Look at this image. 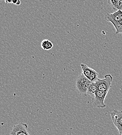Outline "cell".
I'll return each instance as SVG.
<instances>
[{"instance_id": "cell-10", "label": "cell", "mask_w": 122, "mask_h": 135, "mask_svg": "<svg viewBox=\"0 0 122 135\" xmlns=\"http://www.w3.org/2000/svg\"><path fill=\"white\" fill-rule=\"evenodd\" d=\"M81 67L82 71V74H83L86 78H87L88 79V77L89 76V75H90L91 73L92 72L93 69L88 67L86 65L83 64L81 65Z\"/></svg>"}, {"instance_id": "cell-8", "label": "cell", "mask_w": 122, "mask_h": 135, "mask_svg": "<svg viewBox=\"0 0 122 135\" xmlns=\"http://www.w3.org/2000/svg\"><path fill=\"white\" fill-rule=\"evenodd\" d=\"M97 87L95 83H91L89 85L88 90H87V95H89L91 97H94L95 94L98 90Z\"/></svg>"}, {"instance_id": "cell-12", "label": "cell", "mask_w": 122, "mask_h": 135, "mask_svg": "<svg viewBox=\"0 0 122 135\" xmlns=\"http://www.w3.org/2000/svg\"><path fill=\"white\" fill-rule=\"evenodd\" d=\"M115 30H116V34H122V24L120 22L118 23H114L112 24Z\"/></svg>"}, {"instance_id": "cell-5", "label": "cell", "mask_w": 122, "mask_h": 135, "mask_svg": "<svg viewBox=\"0 0 122 135\" xmlns=\"http://www.w3.org/2000/svg\"><path fill=\"white\" fill-rule=\"evenodd\" d=\"M11 135H30L28 131V125L20 123L13 127Z\"/></svg>"}, {"instance_id": "cell-14", "label": "cell", "mask_w": 122, "mask_h": 135, "mask_svg": "<svg viewBox=\"0 0 122 135\" xmlns=\"http://www.w3.org/2000/svg\"><path fill=\"white\" fill-rule=\"evenodd\" d=\"M18 0H12V4H16V3H17Z\"/></svg>"}, {"instance_id": "cell-6", "label": "cell", "mask_w": 122, "mask_h": 135, "mask_svg": "<svg viewBox=\"0 0 122 135\" xmlns=\"http://www.w3.org/2000/svg\"><path fill=\"white\" fill-rule=\"evenodd\" d=\"M105 19L112 24L114 23H121L122 21V11L118 10L112 14H106Z\"/></svg>"}, {"instance_id": "cell-7", "label": "cell", "mask_w": 122, "mask_h": 135, "mask_svg": "<svg viewBox=\"0 0 122 135\" xmlns=\"http://www.w3.org/2000/svg\"><path fill=\"white\" fill-rule=\"evenodd\" d=\"M108 4L114 10H122V2L119 0H108Z\"/></svg>"}, {"instance_id": "cell-11", "label": "cell", "mask_w": 122, "mask_h": 135, "mask_svg": "<svg viewBox=\"0 0 122 135\" xmlns=\"http://www.w3.org/2000/svg\"><path fill=\"white\" fill-rule=\"evenodd\" d=\"M88 79L92 83H95L99 79L98 78V73L93 69L92 72L91 73L90 75L88 77Z\"/></svg>"}, {"instance_id": "cell-2", "label": "cell", "mask_w": 122, "mask_h": 135, "mask_svg": "<svg viewBox=\"0 0 122 135\" xmlns=\"http://www.w3.org/2000/svg\"><path fill=\"white\" fill-rule=\"evenodd\" d=\"M113 81V77L111 74H106L104 79H98L96 85L99 90L108 92L110 89Z\"/></svg>"}, {"instance_id": "cell-16", "label": "cell", "mask_w": 122, "mask_h": 135, "mask_svg": "<svg viewBox=\"0 0 122 135\" xmlns=\"http://www.w3.org/2000/svg\"><path fill=\"white\" fill-rule=\"evenodd\" d=\"M119 1H121V2H122V0H119Z\"/></svg>"}, {"instance_id": "cell-1", "label": "cell", "mask_w": 122, "mask_h": 135, "mask_svg": "<svg viewBox=\"0 0 122 135\" xmlns=\"http://www.w3.org/2000/svg\"><path fill=\"white\" fill-rule=\"evenodd\" d=\"M91 83L83 74H81L76 80V88L81 94L87 95L88 88Z\"/></svg>"}, {"instance_id": "cell-3", "label": "cell", "mask_w": 122, "mask_h": 135, "mask_svg": "<svg viewBox=\"0 0 122 135\" xmlns=\"http://www.w3.org/2000/svg\"><path fill=\"white\" fill-rule=\"evenodd\" d=\"M112 120L118 130L119 135H122V111L114 110L111 113Z\"/></svg>"}, {"instance_id": "cell-9", "label": "cell", "mask_w": 122, "mask_h": 135, "mask_svg": "<svg viewBox=\"0 0 122 135\" xmlns=\"http://www.w3.org/2000/svg\"><path fill=\"white\" fill-rule=\"evenodd\" d=\"M53 47V44L51 41L48 40H44L41 42V47L45 51H49Z\"/></svg>"}, {"instance_id": "cell-15", "label": "cell", "mask_w": 122, "mask_h": 135, "mask_svg": "<svg viewBox=\"0 0 122 135\" xmlns=\"http://www.w3.org/2000/svg\"><path fill=\"white\" fill-rule=\"evenodd\" d=\"M20 4H21V1H20V0H18L17 3H16V5H20Z\"/></svg>"}, {"instance_id": "cell-17", "label": "cell", "mask_w": 122, "mask_h": 135, "mask_svg": "<svg viewBox=\"0 0 122 135\" xmlns=\"http://www.w3.org/2000/svg\"><path fill=\"white\" fill-rule=\"evenodd\" d=\"M121 24H122V21H121Z\"/></svg>"}, {"instance_id": "cell-13", "label": "cell", "mask_w": 122, "mask_h": 135, "mask_svg": "<svg viewBox=\"0 0 122 135\" xmlns=\"http://www.w3.org/2000/svg\"><path fill=\"white\" fill-rule=\"evenodd\" d=\"M5 2L7 4L9 3H12V0H5Z\"/></svg>"}, {"instance_id": "cell-4", "label": "cell", "mask_w": 122, "mask_h": 135, "mask_svg": "<svg viewBox=\"0 0 122 135\" xmlns=\"http://www.w3.org/2000/svg\"><path fill=\"white\" fill-rule=\"evenodd\" d=\"M108 93V92L106 91L97 90L94 99V104L96 107L98 108H105L106 107L105 100Z\"/></svg>"}, {"instance_id": "cell-18", "label": "cell", "mask_w": 122, "mask_h": 135, "mask_svg": "<svg viewBox=\"0 0 122 135\" xmlns=\"http://www.w3.org/2000/svg\"></svg>"}]
</instances>
